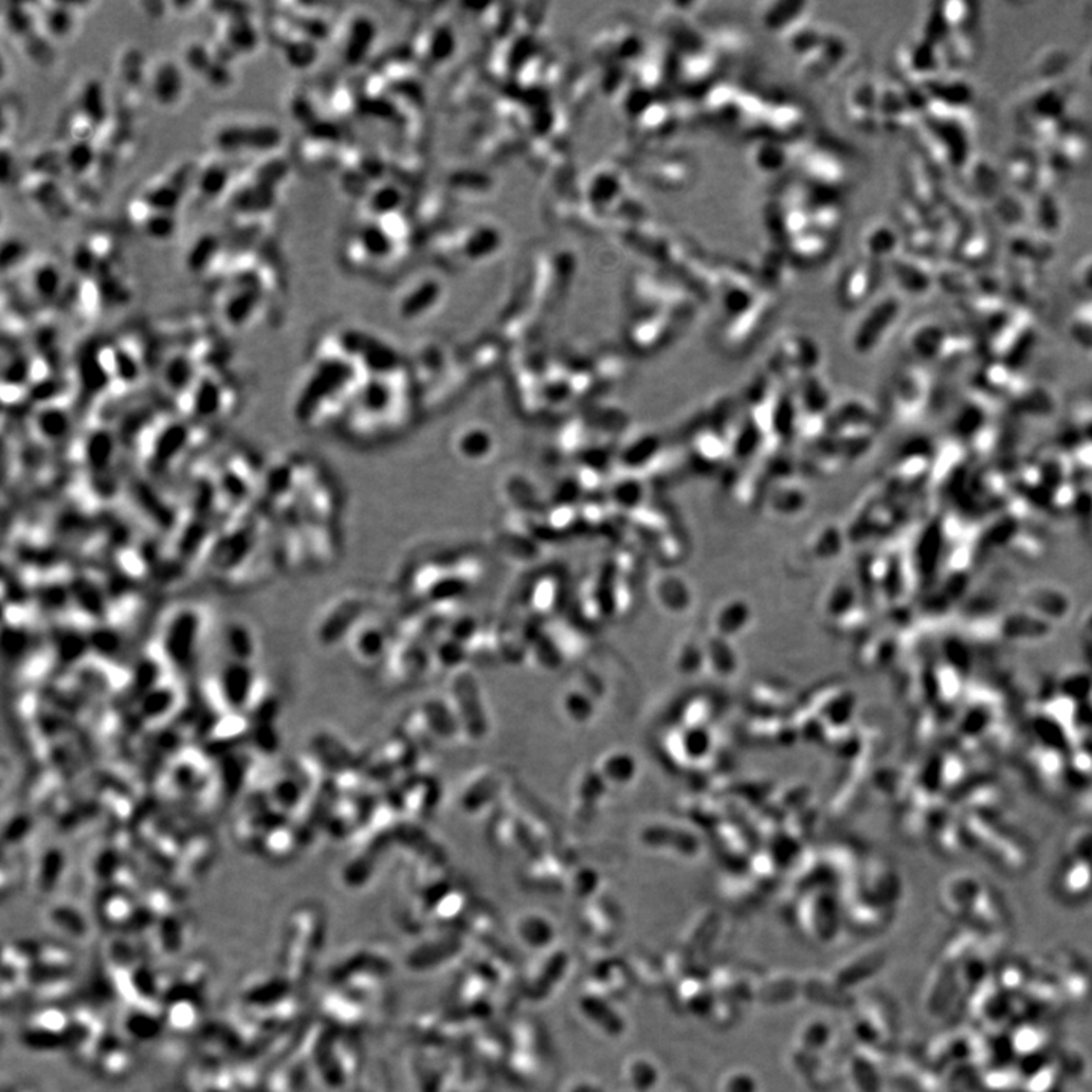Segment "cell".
Returning <instances> with one entry per match:
<instances>
[{
	"label": "cell",
	"mask_w": 1092,
	"mask_h": 1092,
	"mask_svg": "<svg viewBox=\"0 0 1092 1092\" xmlns=\"http://www.w3.org/2000/svg\"><path fill=\"white\" fill-rule=\"evenodd\" d=\"M284 138L282 128L270 120L225 121L209 134L212 149L225 158L277 155Z\"/></svg>",
	"instance_id": "6da1fadb"
},
{
	"label": "cell",
	"mask_w": 1092,
	"mask_h": 1092,
	"mask_svg": "<svg viewBox=\"0 0 1092 1092\" xmlns=\"http://www.w3.org/2000/svg\"><path fill=\"white\" fill-rule=\"evenodd\" d=\"M2 23L14 42L22 47L27 60L40 67H50L53 64L55 50L38 23L34 5L4 2Z\"/></svg>",
	"instance_id": "7a4b0ae2"
},
{
	"label": "cell",
	"mask_w": 1092,
	"mask_h": 1092,
	"mask_svg": "<svg viewBox=\"0 0 1092 1092\" xmlns=\"http://www.w3.org/2000/svg\"><path fill=\"white\" fill-rule=\"evenodd\" d=\"M209 8L219 19L216 40L234 55L235 60L257 52L262 45V32L258 29L249 5L219 2L209 4Z\"/></svg>",
	"instance_id": "3957f363"
},
{
	"label": "cell",
	"mask_w": 1092,
	"mask_h": 1092,
	"mask_svg": "<svg viewBox=\"0 0 1092 1092\" xmlns=\"http://www.w3.org/2000/svg\"><path fill=\"white\" fill-rule=\"evenodd\" d=\"M199 163L184 161L172 169L163 178L152 182L138 194L149 207L158 211L174 212L181 207L184 197L193 190Z\"/></svg>",
	"instance_id": "277c9868"
},
{
	"label": "cell",
	"mask_w": 1092,
	"mask_h": 1092,
	"mask_svg": "<svg viewBox=\"0 0 1092 1092\" xmlns=\"http://www.w3.org/2000/svg\"><path fill=\"white\" fill-rule=\"evenodd\" d=\"M20 184L25 196L50 220L64 222L73 216L72 199L60 179L29 171Z\"/></svg>",
	"instance_id": "5b68a950"
},
{
	"label": "cell",
	"mask_w": 1092,
	"mask_h": 1092,
	"mask_svg": "<svg viewBox=\"0 0 1092 1092\" xmlns=\"http://www.w3.org/2000/svg\"><path fill=\"white\" fill-rule=\"evenodd\" d=\"M149 95L161 108H174L186 95V67L173 58L156 60L148 68Z\"/></svg>",
	"instance_id": "8992f818"
},
{
	"label": "cell",
	"mask_w": 1092,
	"mask_h": 1092,
	"mask_svg": "<svg viewBox=\"0 0 1092 1092\" xmlns=\"http://www.w3.org/2000/svg\"><path fill=\"white\" fill-rule=\"evenodd\" d=\"M229 209L245 220H260L267 216L280 201V190L246 178L237 182L228 194Z\"/></svg>",
	"instance_id": "52a82bcc"
},
{
	"label": "cell",
	"mask_w": 1092,
	"mask_h": 1092,
	"mask_svg": "<svg viewBox=\"0 0 1092 1092\" xmlns=\"http://www.w3.org/2000/svg\"><path fill=\"white\" fill-rule=\"evenodd\" d=\"M23 1041L34 1050H55L72 1041V1020L63 1010L45 1009L30 1018Z\"/></svg>",
	"instance_id": "ba28073f"
},
{
	"label": "cell",
	"mask_w": 1092,
	"mask_h": 1092,
	"mask_svg": "<svg viewBox=\"0 0 1092 1092\" xmlns=\"http://www.w3.org/2000/svg\"><path fill=\"white\" fill-rule=\"evenodd\" d=\"M264 290L242 285L228 284L224 298L220 300L219 313L228 326L242 330L249 325L262 308Z\"/></svg>",
	"instance_id": "9c48e42d"
},
{
	"label": "cell",
	"mask_w": 1092,
	"mask_h": 1092,
	"mask_svg": "<svg viewBox=\"0 0 1092 1092\" xmlns=\"http://www.w3.org/2000/svg\"><path fill=\"white\" fill-rule=\"evenodd\" d=\"M32 5L43 32L52 43L65 42L75 34L76 25L80 19V8L87 7L85 4H68V2H38Z\"/></svg>",
	"instance_id": "30bf717a"
},
{
	"label": "cell",
	"mask_w": 1092,
	"mask_h": 1092,
	"mask_svg": "<svg viewBox=\"0 0 1092 1092\" xmlns=\"http://www.w3.org/2000/svg\"><path fill=\"white\" fill-rule=\"evenodd\" d=\"M225 156L209 159L199 163L196 181H194V193L204 201H217L220 197L228 196L234 187L231 164Z\"/></svg>",
	"instance_id": "8fae6325"
},
{
	"label": "cell",
	"mask_w": 1092,
	"mask_h": 1092,
	"mask_svg": "<svg viewBox=\"0 0 1092 1092\" xmlns=\"http://www.w3.org/2000/svg\"><path fill=\"white\" fill-rule=\"evenodd\" d=\"M128 216L146 237L155 242L172 239L178 229V220L174 212L154 209L138 196L129 204Z\"/></svg>",
	"instance_id": "7c38bea8"
},
{
	"label": "cell",
	"mask_w": 1092,
	"mask_h": 1092,
	"mask_svg": "<svg viewBox=\"0 0 1092 1092\" xmlns=\"http://www.w3.org/2000/svg\"><path fill=\"white\" fill-rule=\"evenodd\" d=\"M27 285L32 300L42 305H52L64 292V278L57 263L40 260L27 270Z\"/></svg>",
	"instance_id": "4fadbf2b"
},
{
	"label": "cell",
	"mask_w": 1092,
	"mask_h": 1092,
	"mask_svg": "<svg viewBox=\"0 0 1092 1092\" xmlns=\"http://www.w3.org/2000/svg\"><path fill=\"white\" fill-rule=\"evenodd\" d=\"M225 254V243L217 232H204L190 245L186 267L194 275L216 272L217 263Z\"/></svg>",
	"instance_id": "5bb4252c"
},
{
	"label": "cell",
	"mask_w": 1092,
	"mask_h": 1092,
	"mask_svg": "<svg viewBox=\"0 0 1092 1092\" xmlns=\"http://www.w3.org/2000/svg\"><path fill=\"white\" fill-rule=\"evenodd\" d=\"M76 111L90 118L100 131L111 121L110 103L106 99L102 83L98 80H88L81 87L76 102Z\"/></svg>",
	"instance_id": "9a60e30c"
},
{
	"label": "cell",
	"mask_w": 1092,
	"mask_h": 1092,
	"mask_svg": "<svg viewBox=\"0 0 1092 1092\" xmlns=\"http://www.w3.org/2000/svg\"><path fill=\"white\" fill-rule=\"evenodd\" d=\"M64 159L65 172L76 179L88 178L91 172L98 169L99 149L91 141L70 140L64 149H61Z\"/></svg>",
	"instance_id": "2e32d148"
},
{
	"label": "cell",
	"mask_w": 1092,
	"mask_h": 1092,
	"mask_svg": "<svg viewBox=\"0 0 1092 1092\" xmlns=\"http://www.w3.org/2000/svg\"><path fill=\"white\" fill-rule=\"evenodd\" d=\"M164 1016L159 1015L155 1003H136L129 1008L125 1016V1031L136 1039H148L155 1035Z\"/></svg>",
	"instance_id": "e0dca14e"
},
{
	"label": "cell",
	"mask_w": 1092,
	"mask_h": 1092,
	"mask_svg": "<svg viewBox=\"0 0 1092 1092\" xmlns=\"http://www.w3.org/2000/svg\"><path fill=\"white\" fill-rule=\"evenodd\" d=\"M199 1001L191 993H186V997L178 995V997L172 1000L171 1006L167 1008L164 1021L171 1026L173 1030H190L196 1026L199 1020Z\"/></svg>",
	"instance_id": "ac0fdd59"
},
{
	"label": "cell",
	"mask_w": 1092,
	"mask_h": 1092,
	"mask_svg": "<svg viewBox=\"0 0 1092 1092\" xmlns=\"http://www.w3.org/2000/svg\"><path fill=\"white\" fill-rule=\"evenodd\" d=\"M288 174H290V166H288L284 156H280L277 154V155L260 159L252 167V171L247 173V176L255 179V181L267 184L273 189L280 190L281 186L287 181Z\"/></svg>",
	"instance_id": "d6986e66"
},
{
	"label": "cell",
	"mask_w": 1092,
	"mask_h": 1092,
	"mask_svg": "<svg viewBox=\"0 0 1092 1092\" xmlns=\"http://www.w3.org/2000/svg\"><path fill=\"white\" fill-rule=\"evenodd\" d=\"M29 249H27V243L17 237L4 240L2 243V270L5 273L8 270H14L20 265L25 264Z\"/></svg>",
	"instance_id": "ffe728a7"
},
{
	"label": "cell",
	"mask_w": 1092,
	"mask_h": 1092,
	"mask_svg": "<svg viewBox=\"0 0 1092 1092\" xmlns=\"http://www.w3.org/2000/svg\"><path fill=\"white\" fill-rule=\"evenodd\" d=\"M1073 280L1074 284L1081 288L1082 292L1092 295V254L1077 263L1073 270Z\"/></svg>",
	"instance_id": "44dd1931"
},
{
	"label": "cell",
	"mask_w": 1092,
	"mask_h": 1092,
	"mask_svg": "<svg viewBox=\"0 0 1092 1092\" xmlns=\"http://www.w3.org/2000/svg\"><path fill=\"white\" fill-rule=\"evenodd\" d=\"M1084 68H1086V73H1088L1089 78L1092 80V49L1091 52H1089L1088 58H1086Z\"/></svg>",
	"instance_id": "7402d4cb"
}]
</instances>
